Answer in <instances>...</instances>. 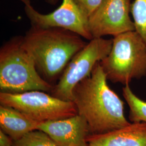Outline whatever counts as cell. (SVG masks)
Wrapping results in <instances>:
<instances>
[{
	"instance_id": "6da1fadb",
	"label": "cell",
	"mask_w": 146,
	"mask_h": 146,
	"mask_svg": "<svg viewBox=\"0 0 146 146\" xmlns=\"http://www.w3.org/2000/svg\"><path fill=\"white\" fill-rule=\"evenodd\" d=\"M99 62L91 75L76 85L72 100L78 115L86 120L89 134H100L129 125L124 102L110 88Z\"/></svg>"
},
{
	"instance_id": "7a4b0ae2",
	"label": "cell",
	"mask_w": 146,
	"mask_h": 146,
	"mask_svg": "<svg viewBox=\"0 0 146 146\" xmlns=\"http://www.w3.org/2000/svg\"><path fill=\"white\" fill-rule=\"evenodd\" d=\"M87 43L78 34L58 27H31L22 38L23 47L33 58L38 73L52 85Z\"/></svg>"
},
{
	"instance_id": "3957f363",
	"label": "cell",
	"mask_w": 146,
	"mask_h": 146,
	"mask_svg": "<svg viewBox=\"0 0 146 146\" xmlns=\"http://www.w3.org/2000/svg\"><path fill=\"white\" fill-rule=\"evenodd\" d=\"M23 36H15L0 49L1 92L21 93L33 90L51 93L54 86L44 80L22 45Z\"/></svg>"
},
{
	"instance_id": "277c9868",
	"label": "cell",
	"mask_w": 146,
	"mask_h": 146,
	"mask_svg": "<svg viewBox=\"0 0 146 146\" xmlns=\"http://www.w3.org/2000/svg\"><path fill=\"white\" fill-rule=\"evenodd\" d=\"M100 63L108 80L129 84L146 76V43L135 31L115 36L109 54Z\"/></svg>"
},
{
	"instance_id": "5b68a950",
	"label": "cell",
	"mask_w": 146,
	"mask_h": 146,
	"mask_svg": "<svg viewBox=\"0 0 146 146\" xmlns=\"http://www.w3.org/2000/svg\"><path fill=\"white\" fill-rule=\"evenodd\" d=\"M0 103L1 105L20 111L40 123L64 119L78 114L72 101L59 99L41 90L21 93L1 92Z\"/></svg>"
},
{
	"instance_id": "8992f818",
	"label": "cell",
	"mask_w": 146,
	"mask_h": 146,
	"mask_svg": "<svg viewBox=\"0 0 146 146\" xmlns=\"http://www.w3.org/2000/svg\"><path fill=\"white\" fill-rule=\"evenodd\" d=\"M113 39L94 38L78 52L68 63L50 94L59 99L72 101L74 88L84 78L89 76L97 63L110 53Z\"/></svg>"
},
{
	"instance_id": "52a82bcc",
	"label": "cell",
	"mask_w": 146,
	"mask_h": 146,
	"mask_svg": "<svg viewBox=\"0 0 146 146\" xmlns=\"http://www.w3.org/2000/svg\"><path fill=\"white\" fill-rule=\"evenodd\" d=\"M31 27L42 28L58 27L73 31L89 41L93 39L89 31L88 18L74 0H63L60 6L48 14H43L34 9L31 0H20Z\"/></svg>"
},
{
	"instance_id": "ba28073f",
	"label": "cell",
	"mask_w": 146,
	"mask_h": 146,
	"mask_svg": "<svg viewBox=\"0 0 146 146\" xmlns=\"http://www.w3.org/2000/svg\"><path fill=\"white\" fill-rule=\"evenodd\" d=\"M131 1L104 0L88 18L89 29L93 38L106 35L114 37L134 31V23L130 16Z\"/></svg>"
},
{
	"instance_id": "9c48e42d",
	"label": "cell",
	"mask_w": 146,
	"mask_h": 146,
	"mask_svg": "<svg viewBox=\"0 0 146 146\" xmlns=\"http://www.w3.org/2000/svg\"><path fill=\"white\" fill-rule=\"evenodd\" d=\"M37 130L46 133L58 146H87L88 125L84 117L78 114L40 123Z\"/></svg>"
},
{
	"instance_id": "30bf717a",
	"label": "cell",
	"mask_w": 146,
	"mask_h": 146,
	"mask_svg": "<svg viewBox=\"0 0 146 146\" xmlns=\"http://www.w3.org/2000/svg\"><path fill=\"white\" fill-rule=\"evenodd\" d=\"M87 146H146V123L131 122L124 127L100 134H89Z\"/></svg>"
},
{
	"instance_id": "8fae6325",
	"label": "cell",
	"mask_w": 146,
	"mask_h": 146,
	"mask_svg": "<svg viewBox=\"0 0 146 146\" xmlns=\"http://www.w3.org/2000/svg\"><path fill=\"white\" fill-rule=\"evenodd\" d=\"M39 124L17 110L0 106L1 129L14 141L20 139L31 131H36Z\"/></svg>"
},
{
	"instance_id": "7c38bea8",
	"label": "cell",
	"mask_w": 146,
	"mask_h": 146,
	"mask_svg": "<svg viewBox=\"0 0 146 146\" xmlns=\"http://www.w3.org/2000/svg\"><path fill=\"white\" fill-rule=\"evenodd\" d=\"M122 94L129 107V119L131 122L146 123V101L136 96L129 84L123 87Z\"/></svg>"
},
{
	"instance_id": "4fadbf2b",
	"label": "cell",
	"mask_w": 146,
	"mask_h": 146,
	"mask_svg": "<svg viewBox=\"0 0 146 146\" xmlns=\"http://www.w3.org/2000/svg\"><path fill=\"white\" fill-rule=\"evenodd\" d=\"M131 14L135 31L146 43V0H134L131 5Z\"/></svg>"
},
{
	"instance_id": "5bb4252c",
	"label": "cell",
	"mask_w": 146,
	"mask_h": 146,
	"mask_svg": "<svg viewBox=\"0 0 146 146\" xmlns=\"http://www.w3.org/2000/svg\"><path fill=\"white\" fill-rule=\"evenodd\" d=\"M13 146H58L46 133L36 130L14 141Z\"/></svg>"
},
{
	"instance_id": "9a60e30c",
	"label": "cell",
	"mask_w": 146,
	"mask_h": 146,
	"mask_svg": "<svg viewBox=\"0 0 146 146\" xmlns=\"http://www.w3.org/2000/svg\"><path fill=\"white\" fill-rule=\"evenodd\" d=\"M88 18L99 7L104 0H74Z\"/></svg>"
},
{
	"instance_id": "2e32d148",
	"label": "cell",
	"mask_w": 146,
	"mask_h": 146,
	"mask_svg": "<svg viewBox=\"0 0 146 146\" xmlns=\"http://www.w3.org/2000/svg\"><path fill=\"white\" fill-rule=\"evenodd\" d=\"M13 143L11 137L0 129V146H13Z\"/></svg>"
},
{
	"instance_id": "e0dca14e",
	"label": "cell",
	"mask_w": 146,
	"mask_h": 146,
	"mask_svg": "<svg viewBox=\"0 0 146 146\" xmlns=\"http://www.w3.org/2000/svg\"><path fill=\"white\" fill-rule=\"evenodd\" d=\"M59 0H46V2L51 5H55L58 3Z\"/></svg>"
}]
</instances>
